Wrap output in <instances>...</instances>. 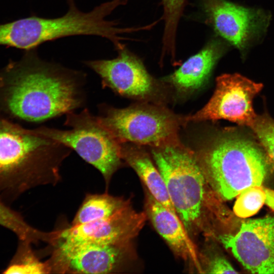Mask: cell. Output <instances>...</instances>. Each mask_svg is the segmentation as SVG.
Returning a JSON list of instances; mask_svg holds the SVG:
<instances>
[{
  "label": "cell",
  "instance_id": "cell-16",
  "mask_svg": "<svg viewBox=\"0 0 274 274\" xmlns=\"http://www.w3.org/2000/svg\"><path fill=\"white\" fill-rule=\"evenodd\" d=\"M120 154L122 160L135 171L154 198L177 215L164 181L148 154L140 145L128 142L120 143Z\"/></svg>",
  "mask_w": 274,
  "mask_h": 274
},
{
  "label": "cell",
  "instance_id": "cell-7",
  "mask_svg": "<svg viewBox=\"0 0 274 274\" xmlns=\"http://www.w3.org/2000/svg\"><path fill=\"white\" fill-rule=\"evenodd\" d=\"M98 108L99 121L120 143L153 148L180 142L178 131L184 120L164 108L144 104L121 109L102 104Z\"/></svg>",
  "mask_w": 274,
  "mask_h": 274
},
{
  "label": "cell",
  "instance_id": "cell-22",
  "mask_svg": "<svg viewBox=\"0 0 274 274\" xmlns=\"http://www.w3.org/2000/svg\"><path fill=\"white\" fill-rule=\"evenodd\" d=\"M186 0H163V33L165 35L173 37L177 35L178 24Z\"/></svg>",
  "mask_w": 274,
  "mask_h": 274
},
{
  "label": "cell",
  "instance_id": "cell-23",
  "mask_svg": "<svg viewBox=\"0 0 274 274\" xmlns=\"http://www.w3.org/2000/svg\"><path fill=\"white\" fill-rule=\"evenodd\" d=\"M203 273H237L238 272L226 258L220 255H215L207 260Z\"/></svg>",
  "mask_w": 274,
  "mask_h": 274
},
{
  "label": "cell",
  "instance_id": "cell-3",
  "mask_svg": "<svg viewBox=\"0 0 274 274\" xmlns=\"http://www.w3.org/2000/svg\"><path fill=\"white\" fill-rule=\"evenodd\" d=\"M196 155L209 186L223 201L262 186L271 166L261 145L231 128L209 135Z\"/></svg>",
  "mask_w": 274,
  "mask_h": 274
},
{
  "label": "cell",
  "instance_id": "cell-13",
  "mask_svg": "<svg viewBox=\"0 0 274 274\" xmlns=\"http://www.w3.org/2000/svg\"><path fill=\"white\" fill-rule=\"evenodd\" d=\"M146 217V213L136 212L130 204L108 218L58 229L55 244L132 243L144 225Z\"/></svg>",
  "mask_w": 274,
  "mask_h": 274
},
{
  "label": "cell",
  "instance_id": "cell-20",
  "mask_svg": "<svg viewBox=\"0 0 274 274\" xmlns=\"http://www.w3.org/2000/svg\"><path fill=\"white\" fill-rule=\"evenodd\" d=\"M266 194L262 186H254L243 191L233 207V212L238 217L248 218L256 214L265 203Z\"/></svg>",
  "mask_w": 274,
  "mask_h": 274
},
{
  "label": "cell",
  "instance_id": "cell-25",
  "mask_svg": "<svg viewBox=\"0 0 274 274\" xmlns=\"http://www.w3.org/2000/svg\"><path fill=\"white\" fill-rule=\"evenodd\" d=\"M2 85V79L1 77L0 76V87Z\"/></svg>",
  "mask_w": 274,
  "mask_h": 274
},
{
  "label": "cell",
  "instance_id": "cell-15",
  "mask_svg": "<svg viewBox=\"0 0 274 274\" xmlns=\"http://www.w3.org/2000/svg\"><path fill=\"white\" fill-rule=\"evenodd\" d=\"M224 50L222 43L213 40L163 80L180 92L187 93L197 90L208 81Z\"/></svg>",
  "mask_w": 274,
  "mask_h": 274
},
{
  "label": "cell",
  "instance_id": "cell-18",
  "mask_svg": "<svg viewBox=\"0 0 274 274\" xmlns=\"http://www.w3.org/2000/svg\"><path fill=\"white\" fill-rule=\"evenodd\" d=\"M0 225L14 233L19 240L38 244L45 242L53 245L58 235L57 230L45 232L29 224L22 215L11 209L0 198Z\"/></svg>",
  "mask_w": 274,
  "mask_h": 274
},
{
  "label": "cell",
  "instance_id": "cell-21",
  "mask_svg": "<svg viewBox=\"0 0 274 274\" xmlns=\"http://www.w3.org/2000/svg\"><path fill=\"white\" fill-rule=\"evenodd\" d=\"M264 149L274 169V120L266 114L257 116L250 127Z\"/></svg>",
  "mask_w": 274,
  "mask_h": 274
},
{
  "label": "cell",
  "instance_id": "cell-9",
  "mask_svg": "<svg viewBox=\"0 0 274 274\" xmlns=\"http://www.w3.org/2000/svg\"><path fill=\"white\" fill-rule=\"evenodd\" d=\"M262 87L238 74L222 75L216 79L215 90L208 102L183 119L184 123L224 119L250 127L257 116L253 99Z\"/></svg>",
  "mask_w": 274,
  "mask_h": 274
},
{
  "label": "cell",
  "instance_id": "cell-11",
  "mask_svg": "<svg viewBox=\"0 0 274 274\" xmlns=\"http://www.w3.org/2000/svg\"><path fill=\"white\" fill-rule=\"evenodd\" d=\"M219 239L251 273H274V216L245 221L236 234Z\"/></svg>",
  "mask_w": 274,
  "mask_h": 274
},
{
  "label": "cell",
  "instance_id": "cell-10",
  "mask_svg": "<svg viewBox=\"0 0 274 274\" xmlns=\"http://www.w3.org/2000/svg\"><path fill=\"white\" fill-rule=\"evenodd\" d=\"M204 12L217 33L242 54L265 32L270 15L226 0H204Z\"/></svg>",
  "mask_w": 274,
  "mask_h": 274
},
{
  "label": "cell",
  "instance_id": "cell-19",
  "mask_svg": "<svg viewBox=\"0 0 274 274\" xmlns=\"http://www.w3.org/2000/svg\"><path fill=\"white\" fill-rule=\"evenodd\" d=\"M31 244L19 240L15 254L2 272L7 274L50 273L47 261L40 260L32 249Z\"/></svg>",
  "mask_w": 274,
  "mask_h": 274
},
{
  "label": "cell",
  "instance_id": "cell-4",
  "mask_svg": "<svg viewBox=\"0 0 274 274\" xmlns=\"http://www.w3.org/2000/svg\"><path fill=\"white\" fill-rule=\"evenodd\" d=\"M176 213L189 235L213 234L221 200L207 182L196 153L181 142L152 150Z\"/></svg>",
  "mask_w": 274,
  "mask_h": 274
},
{
  "label": "cell",
  "instance_id": "cell-14",
  "mask_svg": "<svg viewBox=\"0 0 274 274\" xmlns=\"http://www.w3.org/2000/svg\"><path fill=\"white\" fill-rule=\"evenodd\" d=\"M145 209L156 230L173 252L183 260L191 262L197 270L203 273L195 246L178 216L156 200L147 189Z\"/></svg>",
  "mask_w": 274,
  "mask_h": 274
},
{
  "label": "cell",
  "instance_id": "cell-1",
  "mask_svg": "<svg viewBox=\"0 0 274 274\" xmlns=\"http://www.w3.org/2000/svg\"><path fill=\"white\" fill-rule=\"evenodd\" d=\"M0 113L12 119L41 122L82 107L83 73L41 59L36 49L0 70Z\"/></svg>",
  "mask_w": 274,
  "mask_h": 274
},
{
  "label": "cell",
  "instance_id": "cell-8",
  "mask_svg": "<svg viewBox=\"0 0 274 274\" xmlns=\"http://www.w3.org/2000/svg\"><path fill=\"white\" fill-rule=\"evenodd\" d=\"M47 260L51 273L121 272L133 258L132 243L56 244Z\"/></svg>",
  "mask_w": 274,
  "mask_h": 274
},
{
  "label": "cell",
  "instance_id": "cell-24",
  "mask_svg": "<svg viewBox=\"0 0 274 274\" xmlns=\"http://www.w3.org/2000/svg\"><path fill=\"white\" fill-rule=\"evenodd\" d=\"M264 190L266 194L265 203L274 210V191L266 188H264Z\"/></svg>",
  "mask_w": 274,
  "mask_h": 274
},
{
  "label": "cell",
  "instance_id": "cell-2",
  "mask_svg": "<svg viewBox=\"0 0 274 274\" xmlns=\"http://www.w3.org/2000/svg\"><path fill=\"white\" fill-rule=\"evenodd\" d=\"M72 150L0 113V198L10 202L36 187L56 185Z\"/></svg>",
  "mask_w": 274,
  "mask_h": 274
},
{
  "label": "cell",
  "instance_id": "cell-5",
  "mask_svg": "<svg viewBox=\"0 0 274 274\" xmlns=\"http://www.w3.org/2000/svg\"><path fill=\"white\" fill-rule=\"evenodd\" d=\"M127 1L111 0L85 13L78 9L74 0H67L68 10L61 17L48 18L31 16L12 21L8 32L10 42L14 48L27 51L62 37L94 35L109 40L117 50L123 46L120 43L123 38L119 35L133 29L118 27V22L106 18Z\"/></svg>",
  "mask_w": 274,
  "mask_h": 274
},
{
  "label": "cell",
  "instance_id": "cell-6",
  "mask_svg": "<svg viewBox=\"0 0 274 274\" xmlns=\"http://www.w3.org/2000/svg\"><path fill=\"white\" fill-rule=\"evenodd\" d=\"M64 125L71 129L43 126L36 129L45 137L75 151L100 173L108 188L113 175L123 164L120 143L87 109L79 114L74 111L66 113Z\"/></svg>",
  "mask_w": 274,
  "mask_h": 274
},
{
  "label": "cell",
  "instance_id": "cell-17",
  "mask_svg": "<svg viewBox=\"0 0 274 274\" xmlns=\"http://www.w3.org/2000/svg\"><path fill=\"white\" fill-rule=\"evenodd\" d=\"M131 204L123 197L108 193H88L84 198L71 224L78 225L111 217Z\"/></svg>",
  "mask_w": 274,
  "mask_h": 274
},
{
  "label": "cell",
  "instance_id": "cell-12",
  "mask_svg": "<svg viewBox=\"0 0 274 274\" xmlns=\"http://www.w3.org/2000/svg\"><path fill=\"white\" fill-rule=\"evenodd\" d=\"M117 50L118 55L115 58L89 60L85 63L99 75L104 88L133 99L152 96L156 85L141 60L124 46Z\"/></svg>",
  "mask_w": 274,
  "mask_h": 274
}]
</instances>
